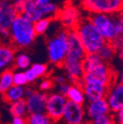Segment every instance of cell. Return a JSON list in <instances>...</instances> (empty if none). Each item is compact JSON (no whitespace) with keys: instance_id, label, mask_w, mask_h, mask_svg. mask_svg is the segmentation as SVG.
Segmentation results:
<instances>
[{"instance_id":"obj_1","label":"cell","mask_w":123,"mask_h":124,"mask_svg":"<svg viewBox=\"0 0 123 124\" xmlns=\"http://www.w3.org/2000/svg\"><path fill=\"white\" fill-rule=\"evenodd\" d=\"M37 38L34 23L22 14H18L9 28V39L15 48L24 49L31 46Z\"/></svg>"},{"instance_id":"obj_2","label":"cell","mask_w":123,"mask_h":124,"mask_svg":"<svg viewBox=\"0 0 123 124\" xmlns=\"http://www.w3.org/2000/svg\"><path fill=\"white\" fill-rule=\"evenodd\" d=\"M88 17L97 28L105 41L110 42L123 34L122 13L103 14L97 13L88 15Z\"/></svg>"},{"instance_id":"obj_3","label":"cell","mask_w":123,"mask_h":124,"mask_svg":"<svg viewBox=\"0 0 123 124\" xmlns=\"http://www.w3.org/2000/svg\"><path fill=\"white\" fill-rule=\"evenodd\" d=\"M84 76L83 79H95L110 86L112 84L113 73L108 63L102 61L97 53L86 54L82 61Z\"/></svg>"},{"instance_id":"obj_4","label":"cell","mask_w":123,"mask_h":124,"mask_svg":"<svg viewBox=\"0 0 123 124\" xmlns=\"http://www.w3.org/2000/svg\"><path fill=\"white\" fill-rule=\"evenodd\" d=\"M74 30L78 34V37L87 54L97 53L105 42L104 39L99 33V31L88 16H84L77 24Z\"/></svg>"},{"instance_id":"obj_5","label":"cell","mask_w":123,"mask_h":124,"mask_svg":"<svg viewBox=\"0 0 123 124\" xmlns=\"http://www.w3.org/2000/svg\"><path fill=\"white\" fill-rule=\"evenodd\" d=\"M67 33L68 30L60 28L46 41L47 56L51 64L61 67L67 54Z\"/></svg>"},{"instance_id":"obj_6","label":"cell","mask_w":123,"mask_h":124,"mask_svg":"<svg viewBox=\"0 0 123 124\" xmlns=\"http://www.w3.org/2000/svg\"><path fill=\"white\" fill-rule=\"evenodd\" d=\"M83 11L91 14H117L122 13L123 0H79Z\"/></svg>"},{"instance_id":"obj_7","label":"cell","mask_w":123,"mask_h":124,"mask_svg":"<svg viewBox=\"0 0 123 124\" xmlns=\"http://www.w3.org/2000/svg\"><path fill=\"white\" fill-rule=\"evenodd\" d=\"M84 16L82 15V9L80 6L76 5L74 1L64 2L62 7H59L55 21L59 22L66 30L75 29L77 24Z\"/></svg>"},{"instance_id":"obj_8","label":"cell","mask_w":123,"mask_h":124,"mask_svg":"<svg viewBox=\"0 0 123 124\" xmlns=\"http://www.w3.org/2000/svg\"><path fill=\"white\" fill-rule=\"evenodd\" d=\"M80 85L85 94L86 101H93L105 98L110 87L101 81L95 79H83Z\"/></svg>"},{"instance_id":"obj_9","label":"cell","mask_w":123,"mask_h":124,"mask_svg":"<svg viewBox=\"0 0 123 124\" xmlns=\"http://www.w3.org/2000/svg\"><path fill=\"white\" fill-rule=\"evenodd\" d=\"M66 101V97L59 94V93H52V94L47 95L45 113L52 119L53 122L62 118Z\"/></svg>"},{"instance_id":"obj_10","label":"cell","mask_w":123,"mask_h":124,"mask_svg":"<svg viewBox=\"0 0 123 124\" xmlns=\"http://www.w3.org/2000/svg\"><path fill=\"white\" fill-rule=\"evenodd\" d=\"M62 118L67 124H84L86 120L84 104H79L67 100Z\"/></svg>"},{"instance_id":"obj_11","label":"cell","mask_w":123,"mask_h":124,"mask_svg":"<svg viewBox=\"0 0 123 124\" xmlns=\"http://www.w3.org/2000/svg\"><path fill=\"white\" fill-rule=\"evenodd\" d=\"M86 51L84 49V46L78 37V34L76 33L74 29L68 30L67 33V58L76 59L83 61L86 56Z\"/></svg>"},{"instance_id":"obj_12","label":"cell","mask_w":123,"mask_h":124,"mask_svg":"<svg viewBox=\"0 0 123 124\" xmlns=\"http://www.w3.org/2000/svg\"><path fill=\"white\" fill-rule=\"evenodd\" d=\"M105 100L108 103L110 113H115L123 109V84L116 82L111 84L106 94Z\"/></svg>"},{"instance_id":"obj_13","label":"cell","mask_w":123,"mask_h":124,"mask_svg":"<svg viewBox=\"0 0 123 124\" xmlns=\"http://www.w3.org/2000/svg\"><path fill=\"white\" fill-rule=\"evenodd\" d=\"M67 75V79L69 83L71 84H81L82 78L84 76V69L82 61L71 59V58H65L63 61L62 65H61Z\"/></svg>"},{"instance_id":"obj_14","label":"cell","mask_w":123,"mask_h":124,"mask_svg":"<svg viewBox=\"0 0 123 124\" xmlns=\"http://www.w3.org/2000/svg\"><path fill=\"white\" fill-rule=\"evenodd\" d=\"M85 113L89 121L101 115L110 114L109 106L105 98L93 101H88V104L85 107Z\"/></svg>"},{"instance_id":"obj_15","label":"cell","mask_w":123,"mask_h":124,"mask_svg":"<svg viewBox=\"0 0 123 124\" xmlns=\"http://www.w3.org/2000/svg\"><path fill=\"white\" fill-rule=\"evenodd\" d=\"M47 94L42 91H36L33 95L26 98V105L28 113H37V112H45V105H46Z\"/></svg>"},{"instance_id":"obj_16","label":"cell","mask_w":123,"mask_h":124,"mask_svg":"<svg viewBox=\"0 0 123 124\" xmlns=\"http://www.w3.org/2000/svg\"><path fill=\"white\" fill-rule=\"evenodd\" d=\"M18 15L12 1L0 2V31H9V28Z\"/></svg>"},{"instance_id":"obj_17","label":"cell","mask_w":123,"mask_h":124,"mask_svg":"<svg viewBox=\"0 0 123 124\" xmlns=\"http://www.w3.org/2000/svg\"><path fill=\"white\" fill-rule=\"evenodd\" d=\"M16 55V48L12 44L0 42V73L9 69L13 63Z\"/></svg>"},{"instance_id":"obj_18","label":"cell","mask_w":123,"mask_h":124,"mask_svg":"<svg viewBox=\"0 0 123 124\" xmlns=\"http://www.w3.org/2000/svg\"><path fill=\"white\" fill-rule=\"evenodd\" d=\"M25 88L23 86H16V85H12L4 94L2 95L3 101L5 102L11 103L15 101H18L21 99H25L24 94H25Z\"/></svg>"},{"instance_id":"obj_19","label":"cell","mask_w":123,"mask_h":124,"mask_svg":"<svg viewBox=\"0 0 123 124\" xmlns=\"http://www.w3.org/2000/svg\"><path fill=\"white\" fill-rule=\"evenodd\" d=\"M66 99L79 103V104H85L86 102V98H85V94L83 92V89L81 87V85L79 84H71L70 89L66 95Z\"/></svg>"},{"instance_id":"obj_20","label":"cell","mask_w":123,"mask_h":124,"mask_svg":"<svg viewBox=\"0 0 123 124\" xmlns=\"http://www.w3.org/2000/svg\"><path fill=\"white\" fill-rule=\"evenodd\" d=\"M9 111L12 116H21V117L26 118V116L28 115V110H27L25 99H21V100L11 102L10 107H9Z\"/></svg>"},{"instance_id":"obj_21","label":"cell","mask_w":123,"mask_h":124,"mask_svg":"<svg viewBox=\"0 0 123 124\" xmlns=\"http://www.w3.org/2000/svg\"><path fill=\"white\" fill-rule=\"evenodd\" d=\"M52 119L45 112L28 113L26 116V124H52Z\"/></svg>"},{"instance_id":"obj_22","label":"cell","mask_w":123,"mask_h":124,"mask_svg":"<svg viewBox=\"0 0 123 124\" xmlns=\"http://www.w3.org/2000/svg\"><path fill=\"white\" fill-rule=\"evenodd\" d=\"M13 85V71L9 68L0 73V95L4 93Z\"/></svg>"},{"instance_id":"obj_23","label":"cell","mask_w":123,"mask_h":124,"mask_svg":"<svg viewBox=\"0 0 123 124\" xmlns=\"http://www.w3.org/2000/svg\"><path fill=\"white\" fill-rule=\"evenodd\" d=\"M54 20L51 18H47V17H43L38 19V21L34 22V29L37 36H42L45 33H47V31L49 30L52 22Z\"/></svg>"},{"instance_id":"obj_24","label":"cell","mask_w":123,"mask_h":124,"mask_svg":"<svg viewBox=\"0 0 123 124\" xmlns=\"http://www.w3.org/2000/svg\"><path fill=\"white\" fill-rule=\"evenodd\" d=\"M115 53L116 52H115L114 48L112 47V45L110 44V42H107V41L104 42V44L97 52V54L100 56V58L102 61L106 62V63H109V62L112 60V58L114 57Z\"/></svg>"},{"instance_id":"obj_25","label":"cell","mask_w":123,"mask_h":124,"mask_svg":"<svg viewBox=\"0 0 123 124\" xmlns=\"http://www.w3.org/2000/svg\"><path fill=\"white\" fill-rule=\"evenodd\" d=\"M31 63H32V61H31L30 56L28 54L22 52V53L15 55L13 65L17 69H20V70L24 71V70H27L31 66Z\"/></svg>"},{"instance_id":"obj_26","label":"cell","mask_w":123,"mask_h":124,"mask_svg":"<svg viewBox=\"0 0 123 124\" xmlns=\"http://www.w3.org/2000/svg\"><path fill=\"white\" fill-rule=\"evenodd\" d=\"M29 68L33 72V74L37 77V79L45 76L48 71V66L43 63H35V64H32Z\"/></svg>"},{"instance_id":"obj_27","label":"cell","mask_w":123,"mask_h":124,"mask_svg":"<svg viewBox=\"0 0 123 124\" xmlns=\"http://www.w3.org/2000/svg\"><path fill=\"white\" fill-rule=\"evenodd\" d=\"M13 85L26 87L28 85V81L24 71L13 72Z\"/></svg>"},{"instance_id":"obj_28","label":"cell","mask_w":123,"mask_h":124,"mask_svg":"<svg viewBox=\"0 0 123 124\" xmlns=\"http://www.w3.org/2000/svg\"><path fill=\"white\" fill-rule=\"evenodd\" d=\"M88 124H115V123L110 114H106V115L99 116L93 120H90Z\"/></svg>"},{"instance_id":"obj_29","label":"cell","mask_w":123,"mask_h":124,"mask_svg":"<svg viewBox=\"0 0 123 124\" xmlns=\"http://www.w3.org/2000/svg\"><path fill=\"white\" fill-rule=\"evenodd\" d=\"M35 0H12V2L15 6V8H16L18 14H22L24 9L29 5L31 4L32 2H34Z\"/></svg>"},{"instance_id":"obj_30","label":"cell","mask_w":123,"mask_h":124,"mask_svg":"<svg viewBox=\"0 0 123 124\" xmlns=\"http://www.w3.org/2000/svg\"><path fill=\"white\" fill-rule=\"evenodd\" d=\"M70 86H71V83L69 82H63V83H60V84H57L56 86V90H57V93H59V94L61 95H63L66 97L67 95V93L70 89Z\"/></svg>"},{"instance_id":"obj_31","label":"cell","mask_w":123,"mask_h":124,"mask_svg":"<svg viewBox=\"0 0 123 124\" xmlns=\"http://www.w3.org/2000/svg\"><path fill=\"white\" fill-rule=\"evenodd\" d=\"M53 87V82L50 79H44L39 84V89L42 92H47Z\"/></svg>"},{"instance_id":"obj_32","label":"cell","mask_w":123,"mask_h":124,"mask_svg":"<svg viewBox=\"0 0 123 124\" xmlns=\"http://www.w3.org/2000/svg\"><path fill=\"white\" fill-rule=\"evenodd\" d=\"M114 116H112L113 121L115 124H123V109L118 110L117 112L113 113Z\"/></svg>"},{"instance_id":"obj_33","label":"cell","mask_w":123,"mask_h":124,"mask_svg":"<svg viewBox=\"0 0 123 124\" xmlns=\"http://www.w3.org/2000/svg\"><path fill=\"white\" fill-rule=\"evenodd\" d=\"M11 124H26V118L21 116H13Z\"/></svg>"},{"instance_id":"obj_34","label":"cell","mask_w":123,"mask_h":124,"mask_svg":"<svg viewBox=\"0 0 123 124\" xmlns=\"http://www.w3.org/2000/svg\"><path fill=\"white\" fill-rule=\"evenodd\" d=\"M35 92H36V90H35L34 88H31V87H26V88H25V94H24L25 99H26V98H28V97H30L31 95H33Z\"/></svg>"},{"instance_id":"obj_35","label":"cell","mask_w":123,"mask_h":124,"mask_svg":"<svg viewBox=\"0 0 123 124\" xmlns=\"http://www.w3.org/2000/svg\"><path fill=\"white\" fill-rule=\"evenodd\" d=\"M52 1V0H36V2L38 5L39 6H43V5H46L48 3H50Z\"/></svg>"},{"instance_id":"obj_36","label":"cell","mask_w":123,"mask_h":124,"mask_svg":"<svg viewBox=\"0 0 123 124\" xmlns=\"http://www.w3.org/2000/svg\"><path fill=\"white\" fill-rule=\"evenodd\" d=\"M54 81H55V83H56V84H60V83L65 82V81H66V79L64 78V76H57L56 78L54 79Z\"/></svg>"},{"instance_id":"obj_37","label":"cell","mask_w":123,"mask_h":124,"mask_svg":"<svg viewBox=\"0 0 123 124\" xmlns=\"http://www.w3.org/2000/svg\"><path fill=\"white\" fill-rule=\"evenodd\" d=\"M3 1H12V0H0V2H3Z\"/></svg>"},{"instance_id":"obj_38","label":"cell","mask_w":123,"mask_h":124,"mask_svg":"<svg viewBox=\"0 0 123 124\" xmlns=\"http://www.w3.org/2000/svg\"><path fill=\"white\" fill-rule=\"evenodd\" d=\"M65 2H69V1H74V0H64Z\"/></svg>"}]
</instances>
